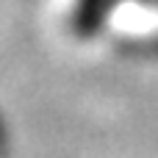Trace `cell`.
<instances>
[{
	"mask_svg": "<svg viewBox=\"0 0 158 158\" xmlns=\"http://www.w3.org/2000/svg\"><path fill=\"white\" fill-rule=\"evenodd\" d=\"M108 11V0H78V11H75V31L81 36H92L100 31L103 19Z\"/></svg>",
	"mask_w": 158,
	"mask_h": 158,
	"instance_id": "1",
	"label": "cell"
}]
</instances>
